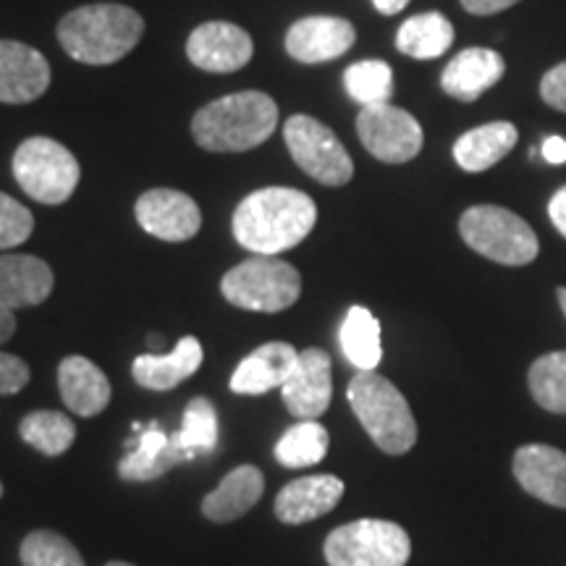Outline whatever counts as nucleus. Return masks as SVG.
Here are the masks:
<instances>
[{
  "label": "nucleus",
  "mask_w": 566,
  "mask_h": 566,
  "mask_svg": "<svg viewBox=\"0 0 566 566\" xmlns=\"http://www.w3.org/2000/svg\"><path fill=\"white\" fill-rule=\"evenodd\" d=\"M265 491V478L258 467L242 464L237 470H231L229 475L221 480V485L216 491L208 493L202 499V514L210 522L226 525V522L239 520L250 509L258 504L260 495Z\"/></svg>",
  "instance_id": "b1692460"
},
{
  "label": "nucleus",
  "mask_w": 566,
  "mask_h": 566,
  "mask_svg": "<svg viewBox=\"0 0 566 566\" xmlns=\"http://www.w3.org/2000/svg\"><path fill=\"white\" fill-rule=\"evenodd\" d=\"M0 495H3V483H0Z\"/></svg>",
  "instance_id": "c03bdc74"
},
{
  "label": "nucleus",
  "mask_w": 566,
  "mask_h": 566,
  "mask_svg": "<svg viewBox=\"0 0 566 566\" xmlns=\"http://www.w3.org/2000/svg\"><path fill=\"white\" fill-rule=\"evenodd\" d=\"M548 216H551V223L556 226V231L566 239V187H562L554 197H551Z\"/></svg>",
  "instance_id": "4c0bfd02"
},
{
  "label": "nucleus",
  "mask_w": 566,
  "mask_h": 566,
  "mask_svg": "<svg viewBox=\"0 0 566 566\" xmlns=\"http://www.w3.org/2000/svg\"><path fill=\"white\" fill-rule=\"evenodd\" d=\"M346 399L367 436L386 454H407L417 443V422L407 399L391 380L378 373H357L346 388Z\"/></svg>",
  "instance_id": "20e7f679"
},
{
  "label": "nucleus",
  "mask_w": 566,
  "mask_h": 566,
  "mask_svg": "<svg viewBox=\"0 0 566 566\" xmlns=\"http://www.w3.org/2000/svg\"><path fill=\"white\" fill-rule=\"evenodd\" d=\"M375 11L384 13V17H396L409 6V0H373Z\"/></svg>",
  "instance_id": "ea45409f"
},
{
  "label": "nucleus",
  "mask_w": 566,
  "mask_h": 566,
  "mask_svg": "<svg viewBox=\"0 0 566 566\" xmlns=\"http://www.w3.org/2000/svg\"><path fill=\"white\" fill-rule=\"evenodd\" d=\"M19 558L24 566H84V558L69 537L53 530H34L21 541Z\"/></svg>",
  "instance_id": "473e14b6"
},
{
  "label": "nucleus",
  "mask_w": 566,
  "mask_h": 566,
  "mask_svg": "<svg viewBox=\"0 0 566 566\" xmlns=\"http://www.w3.org/2000/svg\"><path fill=\"white\" fill-rule=\"evenodd\" d=\"M13 179L42 205H63L76 192L82 179L80 160L61 142L51 137H30L13 153Z\"/></svg>",
  "instance_id": "423d86ee"
},
{
  "label": "nucleus",
  "mask_w": 566,
  "mask_h": 566,
  "mask_svg": "<svg viewBox=\"0 0 566 566\" xmlns=\"http://www.w3.org/2000/svg\"><path fill=\"white\" fill-rule=\"evenodd\" d=\"M543 158H546L548 163H554V166H562V163H566V139L564 137H548L546 142H543Z\"/></svg>",
  "instance_id": "58836bf2"
},
{
  "label": "nucleus",
  "mask_w": 566,
  "mask_h": 566,
  "mask_svg": "<svg viewBox=\"0 0 566 566\" xmlns=\"http://www.w3.org/2000/svg\"><path fill=\"white\" fill-rule=\"evenodd\" d=\"M61 399L80 417L101 415L111 401V380L82 354H71L59 365Z\"/></svg>",
  "instance_id": "5701e85b"
},
{
  "label": "nucleus",
  "mask_w": 566,
  "mask_h": 566,
  "mask_svg": "<svg viewBox=\"0 0 566 566\" xmlns=\"http://www.w3.org/2000/svg\"><path fill=\"white\" fill-rule=\"evenodd\" d=\"M21 441L30 443L45 457H61L76 441V424L66 415L53 412V409H40V412L27 415L19 424Z\"/></svg>",
  "instance_id": "c85d7f7f"
},
{
  "label": "nucleus",
  "mask_w": 566,
  "mask_h": 566,
  "mask_svg": "<svg viewBox=\"0 0 566 566\" xmlns=\"http://www.w3.org/2000/svg\"><path fill=\"white\" fill-rule=\"evenodd\" d=\"M541 95L551 108L566 113V63H558V66H554L543 76Z\"/></svg>",
  "instance_id": "c9c22d12"
},
{
  "label": "nucleus",
  "mask_w": 566,
  "mask_h": 566,
  "mask_svg": "<svg viewBox=\"0 0 566 566\" xmlns=\"http://www.w3.org/2000/svg\"><path fill=\"white\" fill-rule=\"evenodd\" d=\"M17 331V317L11 310H0V344H6Z\"/></svg>",
  "instance_id": "a19ab883"
},
{
  "label": "nucleus",
  "mask_w": 566,
  "mask_h": 566,
  "mask_svg": "<svg viewBox=\"0 0 566 566\" xmlns=\"http://www.w3.org/2000/svg\"><path fill=\"white\" fill-rule=\"evenodd\" d=\"M252 38L231 21H208L189 34L187 55L197 69L210 74H231L252 61Z\"/></svg>",
  "instance_id": "f8f14e48"
},
{
  "label": "nucleus",
  "mask_w": 566,
  "mask_h": 566,
  "mask_svg": "<svg viewBox=\"0 0 566 566\" xmlns=\"http://www.w3.org/2000/svg\"><path fill=\"white\" fill-rule=\"evenodd\" d=\"M451 42H454V27L438 11L417 13L396 32V48L417 61L438 59V55L449 51Z\"/></svg>",
  "instance_id": "a878e982"
},
{
  "label": "nucleus",
  "mask_w": 566,
  "mask_h": 566,
  "mask_svg": "<svg viewBox=\"0 0 566 566\" xmlns=\"http://www.w3.org/2000/svg\"><path fill=\"white\" fill-rule=\"evenodd\" d=\"M317 208L300 189L268 187L239 202L233 212V237L254 254L275 258L302 244L315 229Z\"/></svg>",
  "instance_id": "f257e3e1"
},
{
  "label": "nucleus",
  "mask_w": 566,
  "mask_h": 566,
  "mask_svg": "<svg viewBox=\"0 0 566 566\" xmlns=\"http://www.w3.org/2000/svg\"><path fill=\"white\" fill-rule=\"evenodd\" d=\"M533 399L554 415H566V352L537 357L527 373Z\"/></svg>",
  "instance_id": "2f4dec72"
},
{
  "label": "nucleus",
  "mask_w": 566,
  "mask_h": 566,
  "mask_svg": "<svg viewBox=\"0 0 566 566\" xmlns=\"http://www.w3.org/2000/svg\"><path fill=\"white\" fill-rule=\"evenodd\" d=\"M142 32L145 19L129 6L92 3L61 19L59 42L74 61L111 66L137 48Z\"/></svg>",
  "instance_id": "7ed1b4c3"
},
{
  "label": "nucleus",
  "mask_w": 566,
  "mask_h": 566,
  "mask_svg": "<svg viewBox=\"0 0 566 566\" xmlns=\"http://www.w3.org/2000/svg\"><path fill=\"white\" fill-rule=\"evenodd\" d=\"M53 271L32 254H0V310L42 304L53 292Z\"/></svg>",
  "instance_id": "6ab92c4d"
},
{
  "label": "nucleus",
  "mask_w": 566,
  "mask_h": 566,
  "mask_svg": "<svg viewBox=\"0 0 566 566\" xmlns=\"http://www.w3.org/2000/svg\"><path fill=\"white\" fill-rule=\"evenodd\" d=\"M283 405L296 420H317L331 407L334 378H331V357L317 346L300 352L294 370L281 386Z\"/></svg>",
  "instance_id": "9b49d317"
},
{
  "label": "nucleus",
  "mask_w": 566,
  "mask_h": 566,
  "mask_svg": "<svg viewBox=\"0 0 566 566\" xmlns=\"http://www.w3.org/2000/svg\"><path fill=\"white\" fill-rule=\"evenodd\" d=\"M30 384V365L17 354L0 352V396L19 394Z\"/></svg>",
  "instance_id": "f704fd0d"
},
{
  "label": "nucleus",
  "mask_w": 566,
  "mask_h": 566,
  "mask_svg": "<svg viewBox=\"0 0 566 566\" xmlns=\"http://www.w3.org/2000/svg\"><path fill=\"white\" fill-rule=\"evenodd\" d=\"M556 296H558V304H562V310H564V315H566V289H558Z\"/></svg>",
  "instance_id": "79ce46f5"
},
{
  "label": "nucleus",
  "mask_w": 566,
  "mask_h": 566,
  "mask_svg": "<svg viewBox=\"0 0 566 566\" xmlns=\"http://www.w3.org/2000/svg\"><path fill=\"white\" fill-rule=\"evenodd\" d=\"M34 231V218L30 208L0 192V250H13L24 244Z\"/></svg>",
  "instance_id": "72a5a7b5"
},
{
  "label": "nucleus",
  "mask_w": 566,
  "mask_h": 566,
  "mask_svg": "<svg viewBox=\"0 0 566 566\" xmlns=\"http://www.w3.org/2000/svg\"><path fill=\"white\" fill-rule=\"evenodd\" d=\"M296 357H300V352L286 342H271L258 346L233 370L231 391L242 396H260L271 391V388L283 386L294 370Z\"/></svg>",
  "instance_id": "aec40b11"
},
{
  "label": "nucleus",
  "mask_w": 566,
  "mask_h": 566,
  "mask_svg": "<svg viewBox=\"0 0 566 566\" xmlns=\"http://www.w3.org/2000/svg\"><path fill=\"white\" fill-rule=\"evenodd\" d=\"M514 3H520V0H462L464 11L475 13V17H491V13H501V11L512 9Z\"/></svg>",
  "instance_id": "e433bc0d"
},
{
  "label": "nucleus",
  "mask_w": 566,
  "mask_h": 566,
  "mask_svg": "<svg viewBox=\"0 0 566 566\" xmlns=\"http://www.w3.org/2000/svg\"><path fill=\"white\" fill-rule=\"evenodd\" d=\"M279 126V105L258 90L218 97L195 113L192 137L210 153H247L265 145Z\"/></svg>",
  "instance_id": "f03ea898"
},
{
  "label": "nucleus",
  "mask_w": 566,
  "mask_h": 566,
  "mask_svg": "<svg viewBox=\"0 0 566 566\" xmlns=\"http://www.w3.org/2000/svg\"><path fill=\"white\" fill-rule=\"evenodd\" d=\"M328 566H407L412 541L407 530L386 520H357L325 537Z\"/></svg>",
  "instance_id": "6e6552de"
},
{
  "label": "nucleus",
  "mask_w": 566,
  "mask_h": 566,
  "mask_svg": "<svg viewBox=\"0 0 566 566\" xmlns=\"http://www.w3.org/2000/svg\"><path fill=\"white\" fill-rule=\"evenodd\" d=\"M470 250L501 265H527L537 258V237L527 221L499 205H475L459 221Z\"/></svg>",
  "instance_id": "0eeeda50"
},
{
  "label": "nucleus",
  "mask_w": 566,
  "mask_h": 566,
  "mask_svg": "<svg viewBox=\"0 0 566 566\" xmlns=\"http://www.w3.org/2000/svg\"><path fill=\"white\" fill-rule=\"evenodd\" d=\"M344 495V483L336 475H310L292 480L275 495V516L283 525H307L334 512Z\"/></svg>",
  "instance_id": "a211bd4d"
},
{
  "label": "nucleus",
  "mask_w": 566,
  "mask_h": 566,
  "mask_svg": "<svg viewBox=\"0 0 566 566\" xmlns=\"http://www.w3.org/2000/svg\"><path fill=\"white\" fill-rule=\"evenodd\" d=\"M134 212L142 229L163 242H187L202 226L197 202L176 189H150L139 197Z\"/></svg>",
  "instance_id": "ddd939ff"
},
{
  "label": "nucleus",
  "mask_w": 566,
  "mask_h": 566,
  "mask_svg": "<svg viewBox=\"0 0 566 566\" xmlns=\"http://www.w3.org/2000/svg\"><path fill=\"white\" fill-rule=\"evenodd\" d=\"M221 292L233 307L273 315L283 313L300 300L302 275L292 263L254 254L223 275Z\"/></svg>",
  "instance_id": "39448f33"
},
{
  "label": "nucleus",
  "mask_w": 566,
  "mask_h": 566,
  "mask_svg": "<svg viewBox=\"0 0 566 566\" xmlns=\"http://www.w3.org/2000/svg\"><path fill=\"white\" fill-rule=\"evenodd\" d=\"M105 566H134V564H126V562H111V564H105Z\"/></svg>",
  "instance_id": "37998d69"
},
{
  "label": "nucleus",
  "mask_w": 566,
  "mask_h": 566,
  "mask_svg": "<svg viewBox=\"0 0 566 566\" xmlns=\"http://www.w3.org/2000/svg\"><path fill=\"white\" fill-rule=\"evenodd\" d=\"M344 87L363 108L386 105L394 97V69L378 59L357 61L344 71Z\"/></svg>",
  "instance_id": "7c9ffc66"
},
{
  "label": "nucleus",
  "mask_w": 566,
  "mask_h": 566,
  "mask_svg": "<svg viewBox=\"0 0 566 566\" xmlns=\"http://www.w3.org/2000/svg\"><path fill=\"white\" fill-rule=\"evenodd\" d=\"M51 87V63L32 45L0 40V103L24 105Z\"/></svg>",
  "instance_id": "4468645a"
},
{
  "label": "nucleus",
  "mask_w": 566,
  "mask_h": 566,
  "mask_svg": "<svg viewBox=\"0 0 566 566\" xmlns=\"http://www.w3.org/2000/svg\"><path fill=\"white\" fill-rule=\"evenodd\" d=\"M342 352L359 373H373L384 359V346H380V323L367 307L354 304L342 323Z\"/></svg>",
  "instance_id": "bb28decb"
},
{
  "label": "nucleus",
  "mask_w": 566,
  "mask_h": 566,
  "mask_svg": "<svg viewBox=\"0 0 566 566\" xmlns=\"http://www.w3.org/2000/svg\"><path fill=\"white\" fill-rule=\"evenodd\" d=\"M192 462L184 451L166 436L160 422H147L142 433L126 441V457L118 462V475L129 483H150L179 467Z\"/></svg>",
  "instance_id": "dca6fc26"
},
{
  "label": "nucleus",
  "mask_w": 566,
  "mask_h": 566,
  "mask_svg": "<svg viewBox=\"0 0 566 566\" xmlns=\"http://www.w3.org/2000/svg\"><path fill=\"white\" fill-rule=\"evenodd\" d=\"M202 344L195 336H184L174 352L168 354H142L134 359L132 375L134 380L147 391H171L179 384L200 370L202 365Z\"/></svg>",
  "instance_id": "4be33fe9"
},
{
  "label": "nucleus",
  "mask_w": 566,
  "mask_h": 566,
  "mask_svg": "<svg viewBox=\"0 0 566 566\" xmlns=\"http://www.w3.org/2000/svg\"><path fill=\"white\" fill-rule=\"evenodd\" d=\"M357 134L373 158L391 163V166L417 158L424 142L422 126L417 124L412 113L396 108L391 103L359 111Z\"/></svg>",
  "instance_id": "9d476101"
},
{
  "label": "nucleus",
  "mask_w": 566,
  "mask_h": 566,
  "mask_svg": "<svg viewBox=\"0 0 566 566\" xmlns=\"http://www.w3.org/2000/svg\"><path fill=\"white\" fill-rule=\"evenodd\" d=\"M171 441L189 459L200 454H212L218 446V412L205 396H197L184 409V422L181 430H176Z\"/></svg>",
  "instance_id": "c756f323"
},
{
  "label": "nucleus",
  "mask_w": 566,
  "mask_h": 566,
  "mask_svg": "<svg viewBox=\"0 0 566 566\" xmlns=\"http://www.w3.org/2000/svg\"><path fill=\"white\" fill-rule=\"evenodd\" d=\"M328 446L331 436L321 422L300 420L281 436L273 454L275 462L286 467V470H302V467L321 464L325 454H328Z\"/></svg>",
  "instance_id": "cd10ccee"
},
{
  "label": "nucleus",
  "mask_w": 566,
  "mask_h": 566,
  "mask_svg": "<svg viewBox=\"0 0 566 566\" xmlns=\"http://www.w3.org/2000/svg\"><path fill=\"white\" fill-rule=\"evenodd\" d=\"M283 142L296 166L325 187H344L352 181L354 163L328 126L313 116H292L283 124Z\"/></svg>",
  "instance_id": "1a4fd4ad"
},
{
  "label": "nucleus",
  "mask_w": 566,
  "mask_h": 566,
  "mask_svg": "<svg viewBox=\"0 0 566 566\" xmlns=\"http://www.w3.org/2000/svg\"><path fill=\"white\" fill-rule=\"evenodd\" d=\"M516 139V126L509 122H493L478 129L462 134L454 145V160L459 168L470 174H480L493 168L501 158H506L514 150Z\"/></svg>",
  "instance_id": "393cba45"
},
{
  "label": "nucleus",
  "mask_w": 566,
  "mask_h": 566,
  "mask_svg": "<svg viewBox=\"0 0 566 566\" xmlns=\"http://www.w3.org/2000/svg\"><path fill=\"white\" fill-rule=\"evenodd\" d=\"M506 63L495 51L488 48H467L454 59L449 61V66L441 74V87L446 95L457 97L462 103L478 101L483 92L493 87L495 82H501L504 76Z\"/></svg>",
  "instance_id": "412c9836"
},
{
  "label": "nucleus",
  "mask_w": 566,
  "mask_h": 566,
  "mask_svg": "<svg viewBox=\"0 0 566 566\" xmlns=\"http://www.w3.org/2000/svg\"><path fill=\"white\" fill-rule=\"evenodd\" d=\"M514 478L543 504L566 509V454L546 443L516 449Z\"/></svg>",
  "instance_id": "f3484780"
},
{
  "label": "nucleus",
  "mask_w": 566,
  "mask_h": 566,
  "mask_svg": "<svg viewBox=\"0 0 566 566\" xmlns=\"http://www.w3.org/2000/svg\"><path fill=\"white\" fill-rule=\"evenodd\" d=\"M357 30L342 17H304L286 32V53L300 63H325L352 51Z\"/></svg>",
  "instance_id": "2eb2a0df"
}]
</instances>
